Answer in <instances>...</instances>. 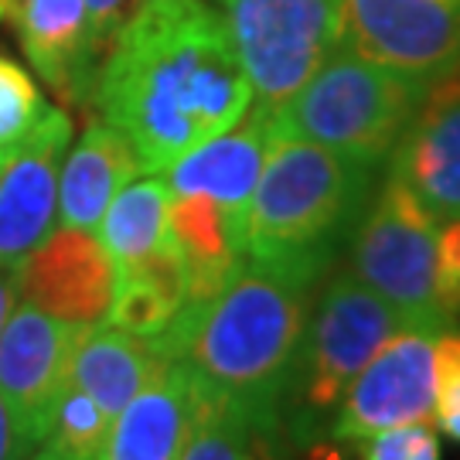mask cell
Returning <instances> with one entry per match:
<instances>
[{"label":"cell","mask_w":460,"mask_h":460,"mask_svg":"<svg viewBox=\"0 0 460 460\" xmlns=\"http://www.w3.org/2000/svg\"><path fill=\"white\" fill-rule=\"evenodd\" d=\"M89 99L99 119L161 174L181 154L235 127L252 106L229 28L208 0H144L99 62Z\"/></svg>","instance_id":"cell-1"},{"label":"cell","mask_w":460,"mask_h":460,"mask_svg":"<svg viewBox=\"0 0 460 460\" xmlns=\"http://www.w3.org/2000/svg\"><path fill=\"white\" fill-rule=\"evenodd\" d=\"M317 279L243 260L208 304H184L154 348L232 399L263 433H279Z\"/></svg>","instance_id":"cell-2"},{"label":"cell","mask_w":460,"mask_h":460,"mask_svg":"<svg viewBox=\"0 0 460 460\" xmlns=\"http://www.w3.org/2000/svg\"><path fill=\"white\" fill-rule=\"evenodd\" d=\"M372 171L311 140L273 137L243 215V256L324 277L362 218Z\"/></svg>","instance_id":"cell-3"},{"label":"cell","mask_w":460,"mask_h":460,"mask_svg":"<svg viewBox=\"0 0 460 460\" xmlns=\"http://www.w3.org/2000/svg\"><path fill=\"white\" fill-rule=\"evenodd\" d=\"M427 89L423 79L338 49L266 119L273 137H300L378 167L410 127Z\"/></svg>","instance_id":"cell-4"},{"label":"cell","mask_w":460,"mask_h":460,"mask_svg":"<svg viewBox=\"0 0 460 460\" xmlns=\"http://www.w3.org/2000/svg\"><path fill=\"white\" fill-rule=\"evenodd\" d=\"M402 324L410 321L355 273L328 279L321 300L311 307L300 362L283 410V420L290 423L296 440H317L328 433L331 416L341 406L351 378Z\"/></svg>","instance_id":"cell-5"},{"label":"cell","mask_w":460,"mask_h":460,"mask_svg":"<svg viewBox=\"0 0 460 460\" xmlns=\"http://www.w3.org/2000/svg\"><path fill=\"white\" fill-rule=\"evenodd\" d=\"M437 235L440 222L389 174L351 232V273L385 296L410 324L447 331L454 324L440 311Z\"/></svg>","instance_id":"cell-6"},{"label":"cell","mask_w":460,"mask_h":460,"mask_svg":"<svg viewBox=\"0 0 460 460\" xmlns=\"http://www.w3.org/2000/svg\"><path fill=\"white\" fill-rule=\"evenodd\" d=\"M252 110L273 113L341 49L338 0H218Z\"/></svg>","instance_id":"cell-7"},{"label":"cell","mask_w":460,"mask_h":460,"mask_svg":"<svg viewBox=\"0 0 460 460\" xmlns=\"http://www.w3.org/2000/svg\"><path fill=\"white\" fill-rule=\"evenodd\" d=\"M341 51L423 83L460 68V0H338Z\"/></svg>","instance_id":"cell-8"},{"label":"cell","mask_w":460,"mask_h":460,"mask_svg":"<svg viewBox=\"0 0 460 460\" xmlns=\"http://www.w3.org/2000/svg\"><path fill=\"white\" fill-rule=\"evenodd\" d=\"M437 328L402 324L351 378L341 406L334 410L324 440L355 444L372 433L406 423H429L437 402L433 345Z\"/></svg>","instance_id":"cell-9"},{"label":"cell","mask_w":460,"mask_h":460,"mask_svg":"<svg viewBox=\"0 0 460 460\" xmlns=\"http://www.w3.org/2000/svg\"><path fill=\"white\" fill-rule=\"evenodd\" d=\"M116 294V263L89 229L49 232L17 260V296L66 324H102Z\"/></svg>","instance_id":"cell-10"},{"label":"cell","mask_w":460,"mask_h":460,"mask_svg":"<svg viewBox=\"0 0 460 460\" xmlns=\"http://www.w3.org/2000/svg\"><path fill=\"white\" fill-rule=\"evenodd\" d=\"M83 324L55 321L31 304L14 307L0 331V395L38 447L68 385V355Z\"/></svg>","instance_id":"cell-11"},{"label":"cell","mask_w":460,"mask_h":460,"mask_svg":"<svg viewBox=\"0 0 460 460\" xmlns=\"http://www.w3.org/2000/svg\"><path fill=\"white\" fill-rule=\"evenodd\" d=\"M72 140V116L49 110L0 161V263H17L55 226L58 171Z\"/></svg>","instance_id":"cell-12"},{"label":"cell","mask_w":460,"mask_h":460,"mask_svg":"<svg viewBox=\"0 0 460 460\" xmlns=\"http://www.w3.org/2000/svg\"><path fill=\"white\" fill-rule=\"evenodd\" d=\"M389 174L423 201L437 222L460 218V79L427 89L416 116L389 154Z\"/></svg>","instance_id":"cell-13"},{"label":"cell","mask_w":460,"mask_h":460,"mask_svg":"<svg viewBox=\"0 0 460 460\" xmlns=\"http://www.w3.org/2000/svg\"><path fill=\"white\" fill-rule=\"evenodd\" d=\"M270 144H273L270 119L266 113L249 106L235 127L191 147L174 164L161 171L167 191L212 198L215 205L229 215V222L243 239V215L252 198V188L263 174Z\"/></svg>","instance_id":"cell-14"},{"label":"cell","mask_w":460,"mask_h":460,"mask_svg":"<svg viewBox=\"0 0 460 460\" xmlns=\"http://www.w3.org/2000/svg\"><path fill=\"white\" fill-rule=\"evenodd\" d=\"M191 410V376L184 362L154 368L144 389L110 420L96 460H181Z\"/></svg>","instance_id":"cell-15"},{"label":"cell","mask_w":460,"mask_h":460,"mask_svg":"<svg viewBox=\"0 0 460 460\" xmlns=\"http://www.w3.org/2000/svg\"><path fill=\"white\" fill-rule=\"evenodd\" d=\"M14 31L41 83L66 102H85L93 89L85 0H17Z\"/></svg>","instance_id":"cell-16"},{"label":"cell","mask_w":460,"mask_h":460,"mask_svg":"<svg viewBox=\"0 0 460 460\" xmlns=\"http://www.w3.org/2000/svg\"><path fill=\"white\" fill-rule=\"evenodd\" d=\"M137 174H144V167L130 140L106 119L89 123L58 171V222L68 229L93 232L106 205Z\"/></svg>","instance_id":"cell-17"},{"label":"cell","mask_w":460,"mask_h":460,"mask_svg":"<svg viewBox=\"0 0 460 460\" xmlns=\"http://www.w3.org/2000/svg\"><path fill=\"white\" fill-rule=\"evenodd\" d=\"M167 235L184 266V304H208L243 266V239L229 215L201 195H171Z\"/></svg>","instance_id":"cell-18"},{"label":"cell","mask_w":460,"mask_h":460,"mask_svg":"<svg viewBox=\"0 0 460 460\" xmlns=\"http://www.w3.org/2000/svg\"><path fill=\"white\" fill-rule=\"evenodd\" d=\"M161 362L164 355L147 338H137L110 324H89L79 328V338L68 355V382L93 395V402L113 420L144 389V382Z\"/></svg>","instance_id":"cell-19"},{"label":"cell","mask_w":460,"mask_h":460,"mask_svg":"<svg viewBox=\"0 0 460 460\" xmlns=\"http://www.w3.org/2000/svg\"><path fill=\"white\" fill-rule=\"evenodd\" d=\"M167 191L164 178L130 181L106 205L99 218V243L113 256L116 270L150 256L167 243Z\"/></svg>","instance_id":"cell-20"},{"label":"cell","mask_w":460,"mask_h":460,"mask_svg":"<svg viewBox=\"0 0 460 460\" xmlns=\"http://www.w3.org/2000/svg\"><path fill=\"white\" fill-rule=\"evenodd\" d=\"M260 437L263 429L232 399L201 385L191 376V410H188L181 460H256Z\"/></svg>","instance_id":"cell-21"},{"label":"cell","mask_w":460,"mask_h":460,"mask_svg":"<svg viewBox=\"0 0 460 460\" xmlns=\"http://www.w3.org/2000/svg\"><path fill=\"white\" fill-rule=\"evenodd\" d=\"M106 429L110 416L93 402V395L68 382L55 402L49 433L34 447L31 460H96Z\"/></svg>","instance_id":"cell-22"},{"label":"cell","mask_w":460,"mask_h":460,"mask_svg":"<svg viewBox=\"0 0 460 460\" xmlns=\"http://www.w3.org/2000/svg\"><path fill=\"white\" fill-rule=\"evenodd\" d=\"M49 113L45 99L24 68L0 55V157L28 137Z\"/></svg>","instance_id":"cell-23"},{"label":"cell","mask_w":460,"mask_h":460,"mask_svg":"<svg viewBox=\"0 0 460 460\" xmlns=\"http://www.w3.org/2000/svg\"><path fill=\"white\" fill-rule=\"evenodd\" d=\"M433 378H437L433 423L450 444H460V331L447 328L437 334Z\"/></svg>","instance_id":"cell-24"},{"label":"cell","mask_w":460,"mask_h":460,"mask_svg":"<svg viewBox=\"0 0 460 460\" xmlns=\"http://www.w3.org/2000/svg\"><path fill=\"white\" fill-rule=\"evenodd\" d=\"M358 460H440V440L429 423H406L355 440Z\"/></svg>","instance_id":"cell-25"},{"label":"cell","mask_w":460,"mask_h":460,"mask_svg":"<svg viewBox=\"0 0 460 460\" xmlns=\"http://www.w3.org/2000/svg\"><path fill=\"white\" fill-rule=\"evenodd\" d=\"M144 7V0H85V17H89V66L96 79L99 62L106 58L116 34L127 28L137 11Z\"/></svg>","instance_id":"cell-26"},{"label":"cell","mask_w":460,"mask_h":460,"mask_svg":"<svg viewBox=\"0 0 460 460\" xmlns=\"http://www.w3.org/2000/svg\"><path fill=\"white\" fill-rule=\"evenodd\" d=\"M437 290H440V311L454 324L460 317V218L440 222V235H437Z\"/></svg>","instance_id":"cell-27"},{"label":"cell","mask_w":460,"mask_h":460,"mask_svg":"<svg viewBox=\"0 0 460 460\" xmlns=\"http://www.w3.org/2000/svg\"><path fill=\"white\" fill-rule=\"evenodd\" d=\"M31 454H34L31 437L17 423L11 402L0 395V460H31Z\"/></svg>","instance_id":"cell-28"},{"label":"cell","mask_w":460,"mask_h":460,"mask_svg":"<svg viewBox=\"0 0 460 460\" xmlns=\"http://www.w3.org/2000/svg\"><path fill=\"white\" fill-rule=\"evenodd\" d=\"M17 307V263H0V331Z\"/></svg>","instance_id":"cell-29"},{"label":"cell","mask_w":460,"mask_h":460,"mask_svg":"<svg viewBox=\"0 0 460 460\" xmlns=\"http://www.w3.org/2000/svg\"><path fill=\"white\" fill-rule=\"evenodd\" d=\"M256 460H283V457H279L277 433H263V437H260V447H256Z\"/></svg>","instance_id":"cell-30"},{"label":"cell","mask_w":460,"mask_h":460,"mask_svg":"<svg viewBox=\"0 0 460 460\" xmlns=\"http://www.w3.org/2000/svg\"><path fill=\"white\" fill-rule=\"evenodd\" d=\"M7 7H11V0H0V17L7 14Z\"/></svg>","instance_id":"cell-31"},{"label":"cell","mask_w":460,"mask_h":460,"mask_svg":"<svg viewBox=\"0 0 460 460\" xmlns=\"http://www.w3.org/2000/svg\"><path fill=\"white\" fill-rule=\"evenodd\" d=\"M314 460H321V457H314ZM324 460H334V457H331V454H328V450H324Z\"/></svg>","instance_id":"cell-32"},{"label":"cell","mask_w":460,"mask_h":460,"mask_svg":"<svg viewBox=\"0 0 460 460\" xmlns=\"http://www.w3.org/2000/svg\"><path fill=\"white\" fill-rule=\"evenodd\" d=\"M0 161H4V157H0Z\"/></svg>","instance_id":"cell-33"}]
</instances>
